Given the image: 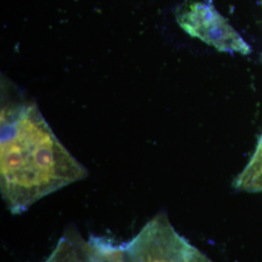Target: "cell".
I'll list each match as a JSON object with an SVG mask.
<instances>
[{"label": "cell", "instance_id": "cell-3", "mask_svg": "<svg viewBox=\"0 0 262 262\" xmlns=\"http://www.w3.org/2000/svg\"><path fill=\"white\" fill-rule=\"evenodd\" d=\"M176 19L188 35L220 52L251 53L247 42L215 9L214 0H184L176 10Z\"/></svg>", "mask_w": 262, "mask_h": 262}, {"label": "cell", "instance_id": "cell-1", "mask_svg": "<svg viewBox=\"0 0 262 262\" xmlns=\"http://www.w3.org/2000/svg\"><path fill=\"white\" fill-rule=\"evenodd\" d=\"M0 128V191L12 215H21L42 198L88 177L36 104L2 107Z\"/></svg>", "mask_w": 262, "mask_h": 262}, {"label": "cell", "instance_id": "cell-4", "mask_svg": "<svg viewBox=\"0 0 262 262\" xmlns=\"http://www.w3.org/2000/svg\"><path fill=\"white\" fill-rule=\"evenodd\" d=\"M232 185L240 191L262 192V133L252 158Z\"/></svg>", "mask_w": 262, "mask_h": 262}, {"label": "cell", "instance_id": "cell-5", "mask_svg": "<svg viewBox=\"0 0 262 262\" xmlns=\"http://www.w3.org/2000/svg\"><path fill=\"white\" fill-rule=\"evenodd\" d=\"M261 3H262V0H261Z\"/></svg>", "mask_w": 262, "mask_h": 262}, {"label": "cell", "instance_id": "cell-2", "mask_svg": "<svg viewBox=\"0 0 262 262\" xmlns=\"http://www.w3.org/2000/svg\"><path fill=\"white\" fill-rule=\"evenodd\" d=\"M123 262H215L179 233L164 213L123 244Z\"/></svg>", "mask_w": 262, "mask_h": 262}]
</instances>
